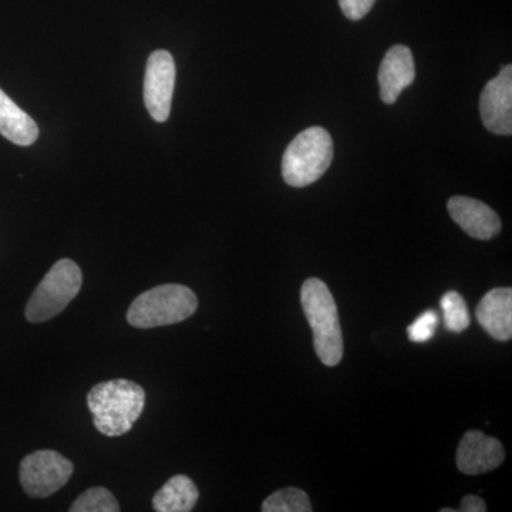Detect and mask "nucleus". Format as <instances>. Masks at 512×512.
I'll use <instances>...</instances> for the list:
<instances>
[{
	"label": "nucleus",
	"mask_w": 512,
	"mask_h": 512,
	"mask_svg": "<svg viewBox=\"0 0 512 512\" xmlns=\"http://www.w3.org/2000/svg\"><path fill=\"white\" fill-rule=\"evenodd\" d=\"M146 404L140 384L126 379L109 380L94 386L87 394L94 427L107 437H120L133 429Z\"/></svg>",
	"instance_id": "1"
},
{
	"label": "nucleus",
	"mask_w": 512,
	"mask_h": 512,
	"mask_svg": "<svg viewBox=\"0 0 512 512\" xmlns=\"http://www.w3.org/2000/svg\"><path fill=\"white\" fill-rule=\"evenodd\" d=\"M301 302L320 362L329 367L338 366L343 357V335L338 306L328 285L318 278L308 279L302 285Z\"/></svg>",
	"instance_id": "2"
},
{
	"label": "nucleus",
	"mask_w": 512,
	"mask_h": 512,
	"mask_svg": "<svg viewBox=\"0 0 512 512\" xmlns=\"http://www.w3.org/2000/svg\"><path fill=\"white\" fill-rule=\"evenodd\" d=\"M197 295L184 285L165 284L141 293L131 303L127 320L138 329L175 325L194 315Z\"/></svg>",
	"instance_id": "3"
},
{
	"label": "nucleus",
	"mask_w": 512,
	"mask_h": 512,
	"mask_svg": "<svg viewBox=\"0 0 512 512\" xmlns=\"http://www.w3.org/2000/svg\"><path fill=\"white\" fill-rule=\"evenodd\" d=\"M333 160L332 137L325 128L309 127L293 138L282 157L285 183L308 187L328 171Z\"/></svg>",
	"instance_id": "4"
},
{
	"label": "nucleus",
	"mask_w": 512,
	"mask_h": 512,
	"mask_svg": "<svg viewBox=\"0 0 512 512\" xmlns=\"http://www.w3.org/2000/svg\"><path fill=\"white\" fill-rule=\"evenodd\" d=\"M83 285L82 269L72 259H60L47 272L30 296L25 315L30 323L55 318L79 295Z\"/></svg>",
	"instance_id": "5"
},
{
	"label": "nucleus",
	"mask_w": 512,
	"mask_h": 512,
	"mask_svg": "<svg viewBox=\"0 0 512 512\" xmlns=\"http://www.w3.org/2000/svg\"><path fill=\"white\" fill-rule=\"evenodd\" d=\"M73 470L72 461L57 451H35L20 463V484L29 497H50L69 483Z\"/></svg>",
	"instance_id": "6"
},
{
	"label": "nucleus",
	"mask_w": 512,
	"mask_h": 512,
	"mask_svg": "<svg viewBox=\"0 0 512 512\" xmlns=\"http://www.w3.org/2000/svg\"><path fill=\"white\" fill-rule=\"evenodd\" d=\"M175 87V62L167 50H156L148 57L144 77V103L158 123L168 120Z\"/></svg>",
	"instance_id": "7"
},
{
	"label": "nucleus",
	"mask_w": 512,
	"mask_h": 512,
	"mask_svg": "<svg viewBox=\"0 0 512 512\" xmlns=\"http://www.w3.org/2000/svg\"><path fill=\"white\" fill-rule=\"evenodd\" d=\"M480 114L484 127L497 136L512 134V66L487 83L480 97Z\"/></svg>",
	"instance_id": "8"
},
{
	"label": "nucleus",
	"mask_w": 512,
	"mask_h": 512,
	"mask_svg": "<svg viewBox=\"0 0 512 512\" xmlns=\"http://www.w3.org/2000/svg\"><path fill=\"white\" fill-rule=\"evenodd\" d=\"M504 458L503 444L481 431H467L458 444L457 467L467 476L495 470L503 464Z\"/></svg>",
	"instance_id": "9"
},
{
	"label": "nucleus",
	"mask_w": 512,
	"mask_h": 512,
	"mask_svg": "<svg viewBox=\"0 0 512 512\" xmlns=\"http://www.w3.org/2000/svg\"><path fill=\"white\" fill-rule=\"evenodd\" d=\"M447 210L458 227L471 238L488 241L500 234V217L484 202L456 195L448 200Z\"/></svg>",
	"instance_id": "10"
},
{
	"label": "nucleus",
	"mask_w": 512,
	"mask_h": 512,
	"mask_svg": "<svg viewBox=\"0 0 512 512\" xmlns=\"http://www.w3.org/2000/svg\"><path fill=\"white\" fill-rule=\"evenodd\" d=\"M416 79V66L412 50L396 45L387 50L379 69L380 99L394 104L404 89L412 86Z\"/></svg>",
	"instance_id": "11"
},
{
	"label": "nucleus",
	"mask_w": 512,
	"mask_h": 512,
	"mask_svg": "<svg viewBox=\"0 0 512 512\" xmlns=\"http://www.w3.org/2000/svg\"><path fill=\"white\" fill-rule=\"evenodd\" d=\"M478 323L491 338H512V289L495 288L481 299L476 312Z\"/></svg>",
	"instance_id": "12"
},
{
	"label": "nucleus",
	"mask_w": 512,
	"mask_h": 512,
	"mask_svg": "<svg viewBox=\"0 0 512 512\" xmlns=\"http://www.w3.org/2000/svg\"><path fill=\"white\" fill-rule=\"evenodd\" d=\"M0 134L13 144L28 147L39 137L36 121L0 89Z\"/></svg>",
	"instance_id": "13"
},
{
	"label": "nucleus",
	"mask_w": 512,
	"mask_h": 512,
	"mask_svg": "<svg viewBox=\"0 0 512 512\" xmlns=\"http://www.w3.org/2000/svg\"><path fill=\"white\" fill-rule=\"evenodd\" d=\"M198 497L200 493L194 481L184 474H178L154 495L153 508L157 512H190L194 510Z\"/></svg>",
	"instance_id": "14"
},
{
	"label": "nucleus",
	"mask_w": 512,
	"mask_h": 512,
	"mask_svg": "<svg viewBox=\"0 0 512 512\" xmlns=\"http://www.w3.org/2000/svg\"><path fill=\"white\" fill-rule=\"evenodd\" d=\"M264 512H311L312 504L305 491L299 488H284L269 495L262 504Z\"/></svg>",
	"instance_id": "15"
},
{
	"label": "nucleus",
	"mask_w": 512,
	"mask_h": 512,
	"mask_svg": "<svg viewBox=\"0 0 512 512\" xmlns=\"http://www.w3.org/2000/svg\"><path fill=\"white\" fill-rule=\"evenodd\" d=\"M441 309H443L444 325L453 333L464 332L470 326L471 318L468 312L467 303L460 293L450 291L441 298Z\"/></svg>",
	"instance_id": "16"
},
{
	"label": "nucleus",
	"mask_w": 512,
	"mask_h": 512,
	"mask_svg": "<svg viewBox=\"0 0 512 512\" xmlns=\"http://www.w3.org/2000/svg\"><path fill=\"white\" fill-rule=\"evenodd\" d=\"M72 512H119L117 503L111 491L104 487H93L84 491L70 507Z\"/></svg>",
	"instance_id": "17"
},
{
	"label": "nucleus",
	"mask_w": 512,
	"mask_h": 512,
	"mask_svg": "<svg viewBox=\"0 0 512 512\" xmlns=\"http://www.w3.org/2000/svg\"><path fill=\"white\" fill-rule=\"evenodd\" d=\"M439 325V316L434 311L424 312L407 329L409 339L414 343H426L433 338Z\"/></svg>",
	"instance_id": "18"
},
{
	"label": "nucleus",
	"mask_w": 512,
	"mask_h": 512,
	"mask_svg": "<svg viewBox=\"0 0 512 512\" xmlns=\"http://www.w3.org/2000/svg\"><path fill=\"white\" fill-rule=\"evenodd\" d=\"M375 3L376 0H339L340 9L349 20L365 18Z\"/></svg>",
	"instance_id": "19"
},
{
	"label": "nucleus",
	"mask_w": 512,
	"mask_h": 512,
	"mask_svg": "<svg viewBox=\"0 0 512 512\" xmlns=\"http://www.w3.org/2000/svg\"><path fill=\"white\" fill-rule=\"evenodd\" d=\"M458 511L485 512L487 507H485L483 498L478 497V495H466L461 501V508Z\"/></svg>",
	"instance_id": "20"
}]
</instances>
